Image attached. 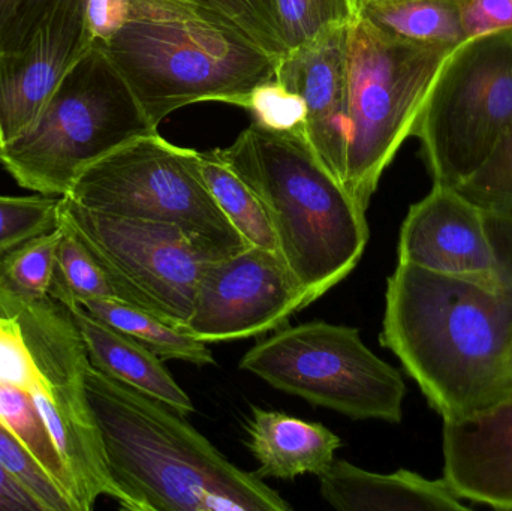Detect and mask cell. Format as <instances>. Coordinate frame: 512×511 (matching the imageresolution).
<instances>
[{"label":"cell","mask_w":512,"mask_h":511,"mask_svg":"<svg viewBox=\"0 0 512 511\" xmlns=\"http://www.w3.org/2000/svg\"><path fill=\"white\" fill-rule=\"evenodd\" d=\"M457 189L486 212L496 233L512 237V126L486 164Z\"/></svg>","instance_id":"obj_26"},{"label":"cell","mask_w":512,"mask_h":511,"mask_svg":"<svg viewBox=\"0 0 512 511\" xmlns=\"http://www.w3.org/2000/svg\"><path fill=\"white\" fill-rule=\"evenodd\" d=\"M240 369L352 420L397 425L403 419L402 375L364 344L355 327L310 321L279 329L243 356Z\"/></svg>","instance_id":"obj_9"},{"label":"cell","mask_w":512,"mask_h":511,"mask_svg":"<svg viewBox=\"0 0 512 511\" xmlns=\"http://www.w3.org/2000/svg\"><path fill=\"white\" fill-rule=\"evenodd\" d=\"M512 395V341L510 351H508L507 363H505L504 390L502 398Z\"/></svg>","instance_id":"obj_37"},{"label":"cell","mask_w":512,"mask_h":511,"mask_svg":"<svg viewBox=\"0 0 512 511\" xmlns=\"http://www.w3.org/2000/svg\"><path fill=\"white\" fill-rule=\"evenodd\" d=\"M460 21L468 41L512 30V0H460Z\"/></svg>","instance_id":"obj_34"},{"label":"cell","mask_w":512,"mask_h":511,"mask_svg":"<svg viewBox=\"0 0 512 511\" xmlns=\"http://www.w3.org/2000/svg\"><path fill=\"white\" fill-rule=\"evenodd\" d=\"M62 228L27 240L0 257V296L45 299L53 281Z\"/></svg>","instance_id":"obj_25"},{"label":"cell","mask_w":512,"mask_h":511,"mask_svg":"<svg viewBox=\"0 0 512 511\" xmlns=\"http://www.w3.org/2000/svg\"><path fill=\"white\" fill-rule=\"evenodd\" d=\"M93 39L87 0H65L23 50L0 54V147L38 120Z\"/></svg>","instance_id":"obj_14"},{"label":"cell","mask_w":512,"mask_h":511,"mask_svg":"<svg viewBox=\"0 0 512 511\" xmlns=\"http://www.w3.org/2000/svg\"><path fill=\"white\" fill-rule=\"evenodd\" d=\"M60 219L101 261L128 305L185 327L206 260L180 228L92 212L68 197L60 200Z\"/></svg>","instance_id":"obj_11"},{"label":"cell","mask_w":512,"mask_h":511,"mask_svg":"<svg viewBox=\"0 0 512 511\" xmlns=\"http://www.w3.org/2000/svg\"><path fill=\"white\" fill-rule=\"evenodd\" d=\"M129 0H87V18L93 42L107 39L128 15Z\"/></svg>","instance_id":"obj_35"},{"label":"cell","mask_w":512,"mask_h":511,"mask_svg":"<svg viewBox=\"0 0 512 511\" xmlns=\"http://www.w3.org/2000/svg\"><path fill=\"white\" fill-rule=\"evenodd\" d=\"M254 116L255 125L279 134L298 135L307 140V108L303 98L276 78L259 84L243 107Z\"/></svg>","instance_id":"obj_29"},{"label":"cell","mask_w":512,"mask_h":511,"mask_svg":"<svg viewBox=\"0 0 512 511\" xmlns=\"http://www.w3.org/2000/svg\"><path fill=\"white\" fill-rule=\"evenodd\" d=\"M0 511H44L35 495L0 464Z\"/></svg>","instance_id":"obj_36"},{"label":"cell","mask_w":512,"mask_h":511,"mask_svg":"<svg viewBox=\"0 0 512 511\" xmlns=\"http://www.w3.org/2000/svg\"><path fill=\"white\" fill-rule=\"evenodd\" d=\"M512 126V30L460 48L418 122L421 156L433 183L459 188Z\"/></svg>","instance_id":"obj_10"},{"label":"cell","mask_w":512,"mask_h":511,"mask_svg":"<svg viewBox=\"0 0 512 511\" xmlns=\"http://www.w3.org/2000/svg\"><path fill=\"white\" fill-rule=\"evenodd\" d=\"M0 423L23 443L54 485L65 495L72 511H77L65 465L27 390L0 383Z\"/></svg>","instance_id":"obj_24"},{"label":"cell","mask_w":512,"mask_h":511,"mask_svg":"<svg viewBox=\"0 0 512 511\" xmlns=\"http://www.w3.org/2000/svg\"><path fill=\"white\" fill-rule=\"evenodd\" d=\"M462 47L400 38L360 14L346 27L342 186L364 212L382 174L414 137L430 96Z\"/></svg>","instance_id":"obj_5"},{"label":"cell","mask_w":512,"mask_h":511,"mask_svg":"<svg viewBox=\"0 0 512 511\" xmlns=\"http://www.w3.org/2000/svg\"><path fill=\"white\" fill-rule=\"evenodd\" d=\"M215 152L261 201L277 254L310 305L357 267L370 237L366 212L306 138L252 123L230 147Z\"/></svg>","instance_id":"obj_4"},{"label":"cell","mask_w":512,"mask_h":511,"mask_svg":"<svg viewBox=\"0 0 512 511\" xmlns=\"http://www.w3.org/2000/svg\"><path fill=\"white\" fill-rule=\"evenodd\" d=\"M153 132L125 78L93 42L38 120L0 147V165L21 188L65 197L90 165Z\"/></svg>","instance_id":"obj_6"},{"label":"cell","mask_w":512,"mask_h":511,"mask_svg":"<svg viewBox=\"0 0 512 511\" xmlns=\"http://www.w3.org/2000/svg\"><path fill=\"white\" fill-rule=\"evenodd\" d=\"M200 168L216 203L245 242L277 252L270 218L255 192L216 155L215 150L200 152Z\"/></svg>","instance_id":"obj_23"},{"label":"cell","mask_w":512,"mask_h":511,"mask_svg":"<svg viewBox=\"0 0 512 511\" xmlns=\"http://www.w3.org/2000/svg\"><path fill=\"white\" fill-rule=\"evenodd\" d=\"M227 18L254 39L268 54L282 59L286 54L277 27L274 0H188Z\"/></svg>","instance_id":"obj_30"},{"label":"cell","mask_w":512,"mask_h":511,"mask_svg":"<svg viewBox=\"0 0 512 511\" xmlns=\"http://www.w3.org/2000/svg\"><path fill=\"white\" fill-rule=\"evenodd\" d=\"M399 263L490 290L508 284L489 216L459 189L441 183H433L409 209L400 230Z\"/></svg>","instance_id":"obj_13"},{"label":"cell","mask_w":512,"mask_h":511,"mask_svg":"<svg viewBox=\"0 0 512 511\" xmlns=\"http://www.w3.org/2000/svg\"><path fill=\"white\" fill-rule=\"evenodd\" d=\"M309 305L306 291L277 252L248 246L204 261L194 308L182 330L206 344L252 338L282 329Z\"/></svg>","instance_id":"obj_12"},{"label":"cell","mask_w":512,"mask_h":511,"mask_svg":"<svg viewBox=\"0 0 512 511\" xmlns=\"http://www.w3.org/2000/svg\"><path fill=\"white\" fill-rule=\"evenodd\" d=\"M248 447L259 464L258 476L292 480L304 474L321 477L342 447L321 423H309L279 411L252 408Z\"/></svg>","instance_id":"obj_19"},{"label":"cell","mask_w":512,"mask_h":511,"mask_svg":"<svg viewBox=\"0 0 512 511\" xmlns=\"http://www.w3.org/2000/svg\"><path fill=\"white\" fill-rule=\"evenodd\" d=\"M155 128L197 102L243 107L276 78V57L227 18L188 0H129L123 23L101 42Z\"/></svg>","instance_id":"obj_3"},{"label":"cell","mask_w":512,"mask_h":511,"mask_svg":"<svg viewBox=\"0 0 512 511\" xmlns=\"http://www.w3.org/2000/svg\"><path fill=\"white\" fill-rule=\"evenodd\" d=\"M69 309L83 336L93 368L162 402L182 416L194 413L192 399L167 371L164 360L81 306Z\"/></svg>","instance_id":"obj_18"},{"label":"cell","mask_w":512,"mask_h":511,"mask_svg":"<svg viewBox=\"0 0 512 511\" xmlns=\"http://www.w3.org/2000/svg\"><path fill=\"white\" fill-rule=\"evenodd\" d=\"M0 312L18 318L35 360L38 377L29 393L71 480L75 510L90 511L101 497L119 503L87 399L89 354L71 309L50 296H0Z\"/></svg>","instance_id":"obj_8"},{"label":"cell","mask_w":512,"mask_h":511,"mask_svg":"<svg viewBox=\"0 0 512 511\" xmlns=\"http://www.w3.org/2000/svg\"><path fill=\"white\" fill-rule=\"evenodd\" d=\"M86 393L123 510H291L258 474L231 464L162 402L92 365Z\"/></svg>","instance_id":"obj_2"},{"label":"cell","mask_w":512,"mask_h":511,"mask_svg":"<svg viewBox=\"0 0 512 511\" xmlns=\"http://www.w3.org/2000/svg\"><path fill=\"white\" fill-rule=\"evenodd\" d=\"M65 0H0V54L23 50Z\"/></svg>","instance_id":"obj_32"},{"label":"cell","mask_w":512,"mask_h":511,"mask_svg":"<svg viewBox=\"0 0 512 511\" xmlns=\"http://www.w3.org/2000/svg\"><path fill=\"white\" fill-rule=\"evenodd\" d=\"M358 14L411 41L453 47L468 41L460 21V0H358Z\"/></svg>","instance_id":"obj_20"},{"label":"cell","mask_w":512,"mask_h":511,"mask_svg":"<svg viewBox=\"0 0 512 511\" xmlns=\"http://www.w3.org/2000/svg\"><path fill=\"white\" fill-rule=\"evenodd\" d=\"M62 197L0 195V257L59 225Z\"/></svg>","instance_id":"obj_28"},{"label":"cell","mask_w":512,"mask_h":511,"mask_svg":"<svg viewBox=\"0 0 512 511\" xmlns=\"http://www.w3.org/2000/svg\"><path fill=\"white\" fill-rule=\"evenodd\" d=\"M346 27L289 51L276 68V80L303 98L307 143L340 185L346 153Z\"/></svg>","instance_id":"obj_15"},{"label":"cell","mask_w":512,"mask_h":511,"mask_svg":"<svg viewBox=\"0 0 512 511\" xmlns=\"http://www.w3.org/2000/svg\"><path fill=\"white\" fill-rule=\"evenodd\" d=\"M59 225L62 237L57 246L56 267L48 296L68 308L83 306L90 300H116L128 305L119 285L83 240L62 219H59Z\"/></svg>","instance_id":"obj_22"},{"label":"cell","mask_w":512,"mask_h":511,"mask_svg":"<svg viewBox=\"0 0 512 511\" xmlns=\"http://www.w3.org/2000/svg\"><path fill=\"white\" fill-rule=\"evenodd\" d=\"M81 308L108 326L131 336L159 359L182 360L197 366L216 363L206 342L143 309L116 300H90Z\"/></svg>","instance_id":"obj_21"},{"label":"cell","mask_w":512,"mask_h":511,"mask_svg":"<svg viewBox=\"0 0 512 511\" xmlns=\"http://www.w3.org/2000/svg\"><path fill=\"white\" fill-rule=\"evenodd\" d=\"M277 27L286 53L309 44L358 15V0H274Z\"/></svg>","instance_id":"obj_27"},{"label":"cell","mask_w":512,"mask_h":511,"mask_svg":"<svg viewBox=\"0 0 512 511\" xmlns=\"http://www.w3.org/2000/svg\"><path fill=\"white\" fill-rule=\"evenodd\" d=\"M325 503L340 511H465L444 477L426 479L408 470L370 473L346 461H334L319 477Z\"/></svg>","instance_id":"obj_17"},{"label":"cell","mask_w":512,"mask_h":511,"mask_svg":"<svg viewBox=\"0 0 512 511\" xmlns=\"http://www.w3.org/2000/svg\"><path fill=\"white\" fill-rule=\"evenodd\" d=\"M38 369L15 315L0 312V383L30 392Z\"/></svg>","instance_id":"obj_33"},{"label":"cell","mask_w":512,"mask_h":511,"mask_svg":"<svg viewBox=\"0 0 512 511\" xmlns=\"http://www.w3.org/2000/svg\"><path fill=\"white\" fill-rule=\"evenodd\" d=\"M0 464L17 477L41 503L44 511H72L65 495L42 470L29 450L0 423Z\"/></svg>","instance_id":"obj_31"},{"label":"cell","mask_w":512,"mask_h":511,"mask_svg":"<svg viewBox=\"0 0 512 511\" xmlns=\"http://www.w3.org/2000/svg\"><path fill=\"white\" fill-rule=\"evenodd\" d=\"M490 290L412 264L387 281L381 344L444 422L502 399L512 341V275Z\"/></svg>","instance_id":"obj_1"},{"label":"cell","mask_w":512,"mask_h":511,"mask_svg":"<svg viewBox=\"0 0 512 511\" xmlns=\"http://www.w3.org/2000/svg\"><path fill=\"white\" fill-rule=\"evenodd\" d=\"M444 480L462 500L512 510V395L444 422Z\"/></svg>","instance_id":"obj_16"},{"label":"cell","mask_w":512,"mask_h":511,"mask_svg":"<svg viewBox=\"0 0 512 511\" xmlns=\"http://www.w3.org/2000/svg\"><path fill=\"white\" fill-rule=\"evenodd\" d=\"M65 197L92 212L180 228L204 260L249 246L207 188L200 152L174 146L159 132L135 138L90 165Z\"/></svg>","instance_id":"obj_7"}]
</instances>
